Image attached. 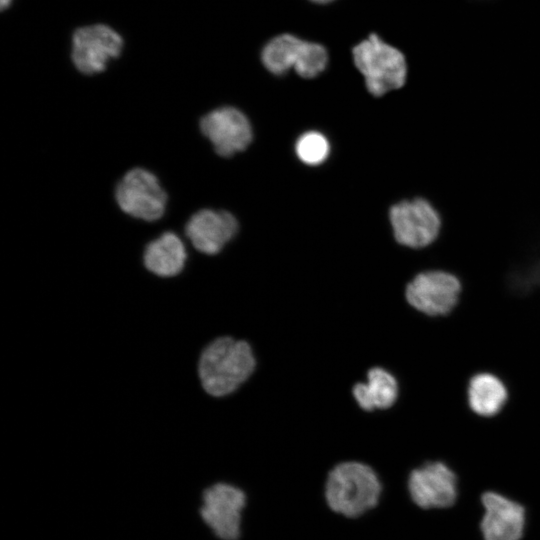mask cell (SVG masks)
Instances as JSON below:
<instances>
[{"label": "cell", "instance_id": "6da1fadb", "mask_svg": "<svg viewBox=\"0 0 540 540\" xmlns=\"http://www.w3.org/2000/svg\"><path fill=\"white\" fill-rule=\"evenodd\" d=\"M251 346L231 336H217L201 349L197 374L203 391L212 398L235 392L255 369Z\"/></svg>", "mask_w": 540, "mask_h": 540}, {"label": "cell", "instance_id": "7a4b0ae2", "mask_svg": "<svg viewBox=\"0 0 540 540\" xmlns=\"http://www.w3.org/2000/svg\"><path fill=\"white\" fill-rule=\"evenodd\" d=\"M384 484L368 464L344 461L326 474L324 498L334 513L356 519L375 509L382 497Z\"/></svg>", "mask_w": 540, "mask_h": 540}, {"label": "cell", "instance_id": "3957f363", "mask_svg": "<svg viewBox=\"0 0 540 540\" xmlns=\"http://www.w3.org/2000/svg\"><path fill=\"white\" fill-rule=\"evenodd\" d=\"M352 55L355 66L364 76L368 92L373 96H383L405 84L407 65L404 55L377 34H370L354 46Z\"/></svg>", "mask_w": 540, "mask_h": 540}, {"label": "cell", "instance_id": "277c9868", "mask_svg": "<svg viewBox=\"0 0 540 540\" xmlns=\"http://www.w3.org/2000/svg\"><path fill=\"white\" fill-rule=\"evenodd\" d=\"M247 492L228 481H216L201 492L200 517L218 540H239Z\"/></svg>", "mask_w": 540, "mask_h": 540}, {"label": "cell", "instance_id": "5b68a950", "mask_svg": "<svg viewBox=\"0 0 540 540\" xmlns=\"http://www.w3.org/2000/svg\"><path fill=\"white\" fill-rule=\"evenodd\" d=\"M462 290V282L454 273L442 269H428L418 272L408 281L404 298L417 313L440 318L454 311Z\"/></svg>", "mask_w": 540, "mask_h": 540}, {"label": "cell", "instance_id": "8992f818", "mask_svg": "<svg viewBox=\"0 0 540 540\" xmlns=\"http://www.w3.org/2000/svg\"><path fill=\"white\" fill-rule=\"evenodd\" d=\"M406 487L412 503L426 511L450 509L460 496L458 474L447 462L438 459L411 469Z\"/></svg>", "mask_w": 540, "mask_h": 540}, {"label": "cell", "instance_id": "52a82bcc", "mask_svg": "<svg viewBox=\"0 0 540 540\" xmlns=\"http://www.w3.org/2000/svg\"><path fill=\"white\" fill-rule=\"evenodd\" d=\"M389 220L395 241L413 250H422L432 245L442 229L439 211L424 197L395 203L389 210Z\"/></svg>", "mask_w": 540, "mask_h": 540}, {"label": "cell", "instance_id": "ba28073f", "mask_svg": "<svg viewBox=\"0 0 540 540\" xmlns=\"http://www.w3.org/2000/svg\"><path fill=\"white\" fill-rule=\"evenodd\" d=\"M261 60L272 74L282 75L294 68L299 76L310 79L325 70L328 54L325 47L318 43L284 33L266 43Z\"/></svg>", "mask_w": 540, "mask_h": 540}, {"label": "cell", "instance_id": "9c48e42d", "mask_svg": "<svg viewBox=\"0 0 540 540\" xmlns=\"http://www.w3.org/2000/svg\"><path fill=\"white\" fill-rule=\"evenodd\" d=\"M114 196L120 210L135 219L154 222L166 212L167 192L158 177L142 167H134L122 176Z\"/></svg>", "mask_w": 540, "mask_h": 540}, {"label": "cell", "instance_id": "30bf717a", "mask_svg": "<svg viewBox=\"0 0 540 540\" xmlns=\"http://www.w3.org/2000/svg\"><path fill=\"white\" fill-rule=\"evenodd\" d=\"M482 514L479 532L482 540H523L529 525V512L518 499L497 490L480 496Z\"/></svg>", "mask_w": 540, "mask_h": 540}, {"label": "cell", "instance_id": "8fae6325", "mask_svg": "<svg viewBox=\"0 0 540 540\" xmlns=\"http://www.w3.org/2000/svg\"><path fill=\"white\" fill-rule=\"evenodd\" d=\"M123 45L121 35L108 25L80 27L72 36L71 59L79 72L93 75L104 71L112 59L119 57Z\"/></svg>", "mask_w": 540, "mask_h": 540}, {"label": "cell", "instance_id": "7c38bea8", "mask_svg": "<svg viewBox=\"0 0 540 540\" xmlns=\"http://www.w3.org/2000/svg\"><path fill=\"white\" fill-rule=\"evenodd\" d=\"M199 127L214 151L222 157L245 150L253 137L248 118L231 106L210 111L201 118Z\"/></svg>", "mask_w": 540, "mask_h": 540}, {"label": "cell", "instance_id": "4fadbf2b", "mask_svg": "<svg viewBox=\"0 0 540 540\" xmlns=\"http://www.w3.org/2000/svg\"><path fill=\"white\" fill-rule=\"evenodd\" d=\"M185 235L200 253L216 255L238 232V222L224 210L201 209L185 225Z\"/></svg>", "mask_w": 540, "mask_h": 540}, {"label": "cell", "instance_id": "5bb4252c", "mask_svg": "<svg viewBox=\"0 0 540 540\" xmlns=\"http://www.w3.org/2000/svg\"><path fill=\"white\" fill-rule=\"evenodd\" d=\"M509 398L510 392L506 382L494 372H476L468 380L467 405L478 417H496L504 410Z\"/></svg>", "mask_w": 540, "mask_h": 540}, {"label": "cell", "instance_id": "9a60e30c", "mask_svg": "<svg viewBox=\"0 0 540 540\" xmlns=\"http://www.w3.org/2000/svg\"><path fill=\"white\" fill-rule=\"evenodd\" d=\"M187 257L182 239L176 233L166 231L145 246L142 259L149 273L168 280L182 274Z\"/></svg>", "mask_w": 540, "mask_h": 540}, {"label": "cell", "instance_id": "2e32d148", "mask_svg": "<svg viewBox=\"0 0 540 540\" xmlns=\"http://www.w3.org/2000/svg\"><path fill=\"white\" fill-rule=\"evenodd\" d=\"M399 392L396 377L381 367L370 369L366 382L355 384L352 390L356 402L366 411L392 407L398 400Z\"/></svg>", "mask_w": 540, "mask_h": 540}, {"label": "cell", "instance_id": "e0dca14e", "mask_svg": "<svg viewBox=\"0 0 540 540\" xmlns=\"http://www.w3.org/2000/svg\"><path fill=\"white\" fill-rule=\"evenodd\" d=\"M297 157L305 164L316 166L324 162L330 152L327 138L316 131L301 135L295 145Z\"/></svg>", "mask_w": 540, "mask_h": 540}, {"label": "cell", "instance_id": "ac0fdd59", "mask_svg": "<svg viewBox=\"0 0 540 540\" xmlns=\"http://www.w3.org/2000/svg\"><path fill=\"white\" fill-rule=\"evenodd\" d=\"M13 0H0V7L2 10L7 9L12 4Z\"/></svg>", "mask_w": 540, "mask_h": 540}, {"label": "cell", "instance_id": "d6986e66", "mask_svg": "<svg viewBox=\"0 0 540 540\" xmlns=\"http://www.w3.org/2000/svg\"><path fill=\"white\" fill-rule=\"evenodd\" d=\"M310 1H312L314 3H317V4H326V3H329V2H331L333 0H310Z\"/></svg>", "mask_w": 540, "mask_h": 540}]
</instances>
